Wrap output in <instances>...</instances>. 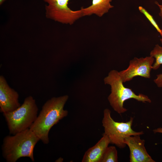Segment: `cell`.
<instances>
[{"label": "cell", "instance_id": "1", "mask_svg": "<svg viewBox=\"0 0 162 162\" xmlns=\"http://www.w3.org/2000/svg\"><path fill=\"white\" fill-rule=\"evenodd\" d=\"M68 98L64 95L48 100L30 128L44 144L49 142V134L52 127L67 116L68 111L64 107Z\"/></svg>", "mask_w": 162, "mask_h": 162}, {"label": "cell", "instance_id": "2", "mask_svg": "<svg viewBox=\"0 0 162 162\" xmlns=\"http://www.w3.org/2000/svg\"><path fill=\"white\" fill-rule=\"evenodd\" d=\"M39 138L30 129L7 136L3 139L2 155L8 162H16L22 157H28L34 161V150Z\"/></svg>", "mask_w": 162, "mask_h": 162}, {"label": "cell", "instance_id": "3", "mask_svg": "<svg viewBox=\"0 0 162 162\" xmlns=\"http://www.w3.org/2000/svg\"><path fill=\"white\" fill-rule=\"evenodd\" d=\"M104 82L111 86V92L108 100L112 108L119 114L127 111L124 107V103L128 99H134L144 103L151 102L147 95L141 93L136 94L131 89L125 87L119 72L116 70H111L104 78Z\"/></svg>", "mask_w": 162, "mask_h": 162}, {"label": "cell", "instance_id": "4", "mask_svg": "<svg viewBox=\"0 0 162 162\" xmlns=\"http://www.w3.org/2000/svg\"><path fill=\"white\" fill-rule=\"evenodd\" d=\"M38 110L35 100L29 96L16 110L3 113L10 133L14 135L30 128L37 118Z\"/></svg>", "mask_w": 162, "mask_h": 162}, {"label": "cell", "instance_id": "5", "mask_svg": "<svg viewBox=\"0 0 162 162\" xmlns=\"http://www.w3.org/2000/svg\"><path fill=\"white\" fill-rule=\"evenodd\" d=\"M111 114V111L109 109H105L102 120L104 131L103 134L108 137L110 143L115 145L121 149L123 148L126 146L124 142L126 138L144 134L143 131L136 132L132 128L133 117H131L130 120L126 122H117L113 119Z\"/></svg>", "mask_w": 162, "mask_h": 162}, {"label": "cell", "instance_id": "6", "mask_svg": "<svg viewBox=\"0 0 162 162\" xmlns=\"http://www.w3.org/2000/svg\"><path fill=\"white\" fill-rule=\"evenodd\" d=\"M48 4L46 5V16L47 18L62 23L71 25L83 16L81 9L73 10L69 8L70 0H43Z\"/></svg>", "mask_w": 162, "mask_h": 162}, {"label": "cell", "instance_id": "7", "mask_svg": "<svg viewBox=\"0 0 162 162\" xmlns=\"http://www.w3.org/2000/svg\"><path fill=\"white\" fill-rule=\"evenodd\" d=\"M154 61V58L150 56L140 58L134 57L130 61L127 69L119 72L123 82L130 81L137 76L149 79Z\"/></svg>", "mask_w": 162, "mask_h": 162}, {"label": "cell", "instance_id": "8", "mask_svg": "<svg viewBox=\"0 0 162 162\" xmlns=\"http://www.w3.org/2000/svg\"><path fill=\"white\" fill-rule=\"evenodd\" d=\"M18 93L9 86L4 77L0 76V111L3 113L13 111L21 105Z\"/></svg>", "mask_w": 162, "mask_h": 162}, {"label": "cell", "instance_id": "9", "mask_svg": "<svg viewBox=\"0 0 162 162\" xmlns=\"http://www.w3.org/2000/svg\"><path fill=\"white\" fill-rule=\"evenodd\" d=\"M140 136H130L124 139V142L130 150V162H155L148 153L145 146V141Z\"/></svg>", "mask_w": 162, "mask_h": 162}, {"label": "cell", "instance_id": "10", "mask_svg": "<svg viewBox=\"0 0 162 162\" xmlns=\"http://www.w3.org/2000/svg\"><path fill=\"white\" fill-rule=\"evenodd\" d=\"M110 143L108 137L103 134V136L93 146L85 152L82 162H100L104 154Z\"/></svg>", "mask_w": 162, "mask_h": 162}, {"label": "cell", "instance_id": "11", "mask_svg": "<svg viewBox=\"0 0 162 162\" xmlns=\"http://www.w3.org/2000/svg\"><path fill=\"white\" fill-rule=\"evenodd\" d=\"M112 0H92V4L86 8L82 7L83 16H90L94 14L101 17L113 8L110 2Z\"/></svg>", "mask_w": 162, "mask_h": 162}, {"label": "cell", "instance_id": "12", "mask_svg": "<svg viewBox=\"0 0 162 162\" xmlns=\"http://www.w3.org/2000/svg\"><path fill=\"white\" fill-rule=\"evenodd\" d=\"M150 56L154 57L155 60L152 66V69L157 70L162 64V46L158 44L155 45L150 52ZM154 82L158 87H162V73L157 75Z\"/></svg>", "mask_w": 162, "mask_h": 162}, {"label": "cell", "instance_id": "13", "mask_svg": "<svg viewBox=\"0 0 162 162\" xmlns=\"http://www.w3.org/2000/svg\"><path fill=\"white\" fill-rule=\"evenodd\" d=\"M117 151L114 146H108L106 149L100 162H117Z\"/></svg>", "mask_w": 162, "mask_h": 162}, {"label": "cell", "instance_id": "14", "mask_svg": "<svg viewBox=\"0 0 162 162\" xmlns=\"http://www.w3.org/2000/svg\"><path fill=\"white\" fill-rule=\"evenodd\" d=\"M139 11L143 14L149 21L151 24L155 28L160 36L162 35V29L160 28L159 26L154 19L153 16L144 8L141 6L138 7Z\"/></svg>", "mask_w": 162, "mask_h": 162}, {"label": "cell", "instance_id": "15", "mask_svg": "<svg viewBox=\"0 0 162 162\" xmlns=\"http://www.w3.org/2000/svg\"><path fill=\"white\" fill-rule=\"evenodd\" d=\"M155 3L158 6V7L160 12L159 13V16H160L162 20V4H160L158 2L155 1ZM161 38L160 39V42L162 45V35L161 36Z\"/></svg>", "mask_w": 162, "mask_h": 162}, {"label": "cell", "instance_id": "16", "mask_svg": "<svg viewBox=\"0 0 162 162\" xmlns=\"http://www.w3.org/2000/svg\"><path fill=\"white\" fill-rule=\"evenodd\" d=\"M153 131L154 133H160L162 134V127L154 129Z\"/></svg>", "mask_w": 162, "mask_h": 162}, {"label": "cell", "instance_id": "17", "mask_svg": "<svg viewBox=\"0 0 162 162\" xmlns=\"http://www.w3.org/2000/svg\"><path fill=\"white\" fill-rule=\"evenodd\" d=\"M63 160V158H58V159H57L56 160V162H62Z\"/></svg>", "mask_w": 162, "mask_h": 162}, {"label": "cell", "instance_id": "18", "mask_svg": "<svg viewBox=\"0 0 162 162\" xmlns=\"http://www.w3.org/2000/svg\"><path fill=\"white\" fill-rule=\"evenodd\" d=\"M6 0H0V4H2Z\"/></svg>", "mask_w": 162, "mask_h": 162}]
</instances>
